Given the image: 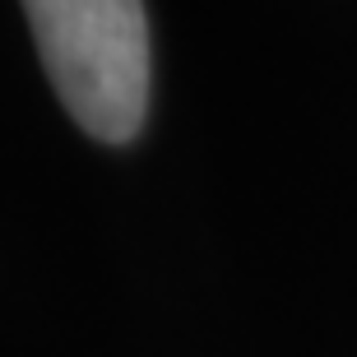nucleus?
<instances>
[{"instance_id":"f257e3e1","label":"nucleus","mask_w":357,"mask_h":357,"mask_svg":"<svg viewBox=\"0 0 357 357\" xmlns=\"http://www.w3.org/2000/svg\"><path fill=\"white\" fill-rule=\"evenodd\" d=\"M56 98L102 144H126L149 112L144 0H24Z\"/></svg>"}]
</instances>
